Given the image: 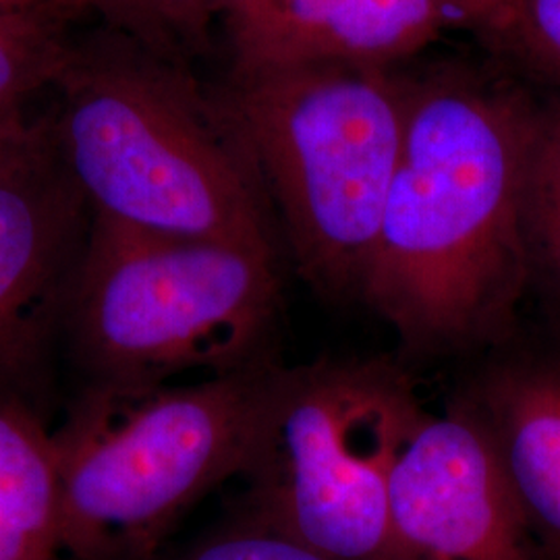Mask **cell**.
I'll return each instance as SVG.
<instances>
[{
  "label": "cell",
  "instance_id": "6da1fadb",
  "mask_svg": "<svg viewBox=\"0 0 560 560\" xmlns=\"http://www.w3.org/2000/svg\"><path fill=\"white\" fill-rule=\"evenodd\" d=\"M399 164L361 300L418 351L497 339L532 279L523 224L534 108L502 69L409 71Z\"/></svg>",
  "mask_w": 560,
  "mask_h": 560
},
{
  "label": "cell",
  "instance_id": "7a4b0ae2",
  "mask_svg": "<svg viewBox=\"0 0 560 560\" xmlns=\"http://www.w3.org/2000/svg\"><path fill=\"white\" fill-rule=\"evenodd\" d=\"M52 88L50 133L94 217L277 252L260 183L194 69L101 27L73 38Z\"/></svg>",
  "mask_w": 560,
  "mask_h": 560
},
{
  "label": "cell",
  "instance_id": "3957f363",
  "mask_svg": "<svg viewBox=\"0 0 560 560\" xmlns=\"http://www.w3.org/2000/svg\"><path fill=\"white\" fill-rule=\"evenodd\" d=\"M402 67H226L212 94L303 279L360 298L409 113Z\"/></svg>",
  "mask_w": 560,
  "mask_h": 560
},
{
  "label": "cell",
  "instance_id": "277c9868",
  "mask_svg": "<svg viewBox=\"0 0 560 560\" xmlns=\"http://www.w3.org/2000/svg\"><path fill=\"white\" fill-rule=\"evenodd\" d=\"M277 301V252L94 217L60 351L80 399L136 397L189 370L258 361Z\"/></svg>",
  "mask_w": 560,
  "mask_h": 560
},
{
  "label": "cell",
  "instance_id": "5b68a950",
  "mask_svg": "<svg viewBox=\"0 0 560 560\" xmlns=\"http://www.w3.org/2000/svg\"><path fill=\"white\" fill-rule=\"evenodd\" d=\"M284 374L258 360L189 386L75 400L57 432L62 552L75 560L156 559L185 511L243 476Z\"/></svg>",
  "mask_w": 560,
  "mask_h": 560
},
{
  "label": "cell",
  "instance_id": "8992f818",
  "mask_svg": "<svg viewBox=\"0 0 560 560\" xmlns=\"http://www.w3.org/2000/svg\"><path fill=\"white\" fill-rule=\"evenodd\" d=\"M423 409L386 363L287 370L243 478L247 520L332 560H395L390 478Z\"/></svg>",
  "mask_w": 560,
  "mask_h": 560
},
{
  "label": "cell",
  "instance_id": "52a82bcc",
  "mask_svg": "<svg viewBox=\"0 0 560 560\" xmlns=\"http://www.w3.org/2000/svg\"><path fill=\"white\" fill-rule=\"evenodd\" d=\"M94 212L48 119L0 159V400L42 416Z\"/></svg>",
  "mask_w": 560,
  "mask_h": 560
},
{
  "label": "cell",
  "instance_id": "ba28073f",
  "mask_svg": "<svg viewBox=\"0 0 560 560\" xmlns=\"http://www.w3.org/2000/svg\"><path fill=\"white\" fill-rule=\"evenodd\" d=\"M395 560H540V544L476 418L421 413L390 478Z\"/></svg>",
  "mask_w": 560,
  "mask_h": 560
},
{
  "label": "cell",
  "instance_id": "9c48e42d",
  "mask_svg": "<svg viewBox=\"0 0 560 560\" xmlns=\"http://www.w3.org/2000/svg\"><path fill=\"white\" fill-rule=\"evenodd\" d=\"M229 67H402L451 30L453 0H224Z\"/></svg>",
  "mask_w": 560,
  "mask_h": 560
},
{
  "label": "cell",
  "instance_id": "30bf717a",
  "mask_svg": "<svg viewBox=\"0 0 560 560\" xmlns=\"http://www.w3.org/2000/svg\"><path fill=\"white\" fill-rule=\"evenodd\" d=\"M463 407L492 442L536 540L560 555V353L502 361Z\"/></svg>",
  "mask_w": 560,
  "mask_h": 560
},
{
  "label": "cell",
  "instance_id": "8fae6325",
  "mask_svg": "<svg viewBox=\"0 0 560 560\" xmlns=\"http://www.w3.org/2000/svg\"><path fill=\"white\" fill-rule=\"evenodd\" d=\"M62 451L40 413L0 400V560H59Z\"/></svg>",
  "mask_w": 560,
  "mask_h": 560
},
{
  "label": "cell",
  "instance_id": "7c38bea8",
  "mask_svg": "<svg viewBox=\"0 0 560 560\" xmlns=\"http://www.w3.org/2000/svg\"><path fill=\"white\" fill-rule=\"evenodd\" d=\"M78 20L94 15L101 27L122 34L162 59L194 69L212 50L224 0H59Z\"/></svg>",
  "mask_w": 560,
  "mask_h": 560
},
{
  "label": "cell",
  "instance_id": "4fadbf2b",
  "mask_svg": "<svg viewBox=\"0 0 560 560\" xmlns=\"http://www.w3.org/2000/svg\"><path fill=\"white\" fill-rule=\"evenodd\" d=\"M523 224L532 279L538 275L560 298V90L552 88L534 94Z\"/></svg>",
  "mask_w": 560,
  "mask_h": 560
},
{
  "label": "cell",
  "instance_id": "5bb4252c",
  "mask_svg": "<svg viewBox=\"0 0 560 560\" xmlns=\"http://www.w3.org/2000/svg\"><path fill=\"white\" fill-rule=\"evenodd\" d=\"M78 20L59 0L0 9V108L23 106L52 88L71 50Z\"/></svg>",
  "mask_w": 560,
  "mask_h": 560
},
{
  "label": "cell",
  "instance_id": "9a60e30c",
  "mask_svg": "<svg viewBox=\"0 0 560 560\" xmlns=\"http://www.w3.org/2000/svg\"><path fill=\"white\" fill-rule=\"evenodd\" d=\"M483 44L515 78L560 90V0H520L511 23Z\"/></svg>",
  "mask_w": 560,
  "mask_h": 560
},
{
  "label": "cell",
  "instance_id": "2e32d148",
  "mask_svg": "<svg viewBox=\"0 0 560 560\" xmlns=\"http://www.w3.org/2000/svg\"><path fill=\"white\" fill-rule=\"evenodd\" d=\"M171 560H332L277 529L243 517Z\"/></svg>",
  "mask_w": 560,
  "mask_h": 560
},
{
  "label": "cell",
  "instance_id": "e0dca14e",
  "mask_svg": "<svg viewBox=\"0 0 560 560\" xmlns=\"http://www.w3.org/2000/svg\"><path fill=\"white\" fill-rule=\"evenodd\" d=\"M467 20L469 32L488 40L511 23L520 0H453Z\"/></svg>",
  "mask_w": 560,
  "mask_h": 560
},
{
  "label": "cell",
  "instance_id": "ac0fdd59",
  "mask_svg": "<svg viewBox=\"0 0 560 560\" xmlns=\"http://www.w3.org/2000/svg\"><path fill=\"white\" fill-rule=\"evenodd\" d=\"M32 125L34 120L25 117L23 106L0 108V159L27 136Z\"/></svg>",
  "mask_w": 560,
  "mask_h": 560
},
{
  "label": "cell",
  "instance_id": "d6986e66",
  "mask_svg": "<svg viewBox=\"0 0 560 560\" xmlns=\"http://www.w3.org/2000/svg\"><path fill=\"white\" fill-rule=\"evenodd\" d=\"M46 0H0V9H21V7H34Z\"/></svg>",
  "mask_w": 560,
  "mask_h": 560
}]
</instances>
